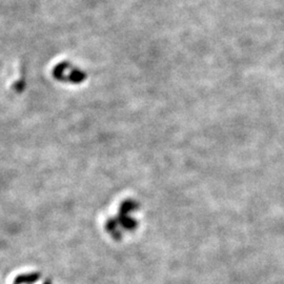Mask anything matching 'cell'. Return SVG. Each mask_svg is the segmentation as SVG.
<instances>
[{"mask_svg":"<svg viewBox=\"0 0 284 284\" xmlns=\"http://www.w3.org/2000/svg\"><path fill=\"white\" fill-rule=\"evenodd\" d=\"M39 279H40L39 274L22 275V276H19L15 279L14 284H33L34 282H36Z\"/></svg>","mask_w":284,"mask_h":284,"instance_id":"1","label":"cell"},{"mask_svg":"<svg viewBox=\"0 0 284 284\" xmlns=\"http://www.w3.org/2000/svg\"><path fill=\"white\" fill-rule=\"evenodd\" d=\"M45 284H52V283H51V282H50V281H47V282H46V283H45Z\"/></svg>","mask_w":284,"mask_h":284,"instance_id":"2","label":"cell"}]
</instances>
